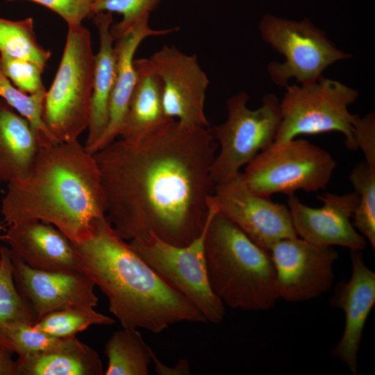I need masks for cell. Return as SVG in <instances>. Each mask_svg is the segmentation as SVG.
<instances>
[{
    "label": "cell",
    "instance_id": "14",
    "mask_svg": "<svg viewBox=\"0 0 375 375\" xmlns=\"http://www.w3.org/2000/svg\"><path fill=\"white\" fill-rule=\"evenodd\" d=\"M317 198L323 206L316 208L303 204L294 195L288 197L287 206L297 235L317 245L364 250L367 241L350 222L358 203L357 192H326Z\"/></svg>",
    "mask_w": 375,
    "mask_h": 375
},
{
    "label": "cell",
    "instance_id": "21",
    "mask_svg": "<svg viewBox=\"0 0 375 375\" xmlns=\"http://www.w3.org/2000/svg\"><path fill=\"white\" fill-rule=\"evenodd\" d=\"M39 147L28 121L0 98V182L26 177Z\"/></svg>",
    "mask_w": 375,
    "mask_h": 375
},
{
    "label": "cell",
    "instance_id": "24",
    "mask_svg": "<svg viewBox=\"0 0 375 375\" xmlns=\"http://www.w3.org/2000/svg\"><path fill=\"white\" fill-rule=\"evenodd\" d=\"M0 350L12 353L3 332L5 326L14 322L34 324L37 317L30 303L16 288L8 247L0 246Z\"/></svg>",
    "mask_w": 375,
    "mask_h": 375
},
{
    "label": "cell",
    "instance_id": "25",
    "mask_svg": "<svg viewBox=\"0 0 375 375\" xmlns=\"http://www.w3.org/2000/svg\"><path fill=\"white\" fill-rule=\"evenodd\" d=\"M0 54L45 67L51 51L38 42L32 17L17 21L0 17Z\"/></svg>",
    "mask_w": 375,
    "mask_h": 375
},
{
    "label": "cell",
    "instance_id": "8",
    "mask_svg": "<svg viewBox=\"0 0 375 375\" xmlns=\"http://www.w3.org/2000/svg\"><path fill=\"white\" fill-rule=\"evenodd\" d=\"M249 99L244 92L231 97L226 121L212 132L219 145L210 168L215 185L235 177L242 167L274 142L281 121L280 101L275 94H267L260 108L251 110Z\"/></svg>",
    "mask_w": 375,
    "mask_h": 375
},
{
    "label": "cell",
    "instance_id": "19",
    "mask_svg": "<svg viewBox=\"0 0 375 375\" xmlns=\"http://www.w3.org/2000/svg\"><path fill=\"white\" fill-rule=\"evenodd\" d=\"M136 82L122 128V139L138 142L174 120L162 106V83L150 58L134 59Z\"/></svg>",
    "mask_w": 375,
    "mask_h": 375
},
{
    "label": "cell",
    "instance_id": "12",
    "mask_svg": "<svg viewBox=\"0 0 375 375\" xmlns=\"http://www.w3.org/2000/svg\"><path fill=\"white\" fill-rule=\"evenodd\" d=\"M212 199L219 212L267 253L276 242L298 236L288 206L253 192L242 172L215 185Z\"/></svg>",
    "mask_w": 375,
    "mask_h": 375
},
{
    "label": "cell",
    "instance_id": "9",
    "mask_svg": "<svg viewBox=\"0 0 375 375\" xmlns=\"http://www.w3.org/2000/svg\"><path fill=\"white\" fill-rule=\"evenodd\" d=\"M259 31L262 40L285 58L283 62L267 65L272 81L278 86L285 88L292 78L301 85L313 83L330 65L351 58L308 18L296 22L267 14Z\"/></svg>",
    "mask_w": 375,
    "mask_h": 375
},
{
    "label": "cell",
    "instance_id": "23",
    "mask_svg": "<svg viewBox=\"0 0 375 375\" xmlns=\"http://www.w3.org/2000/svg\"><path fill=\"white\" fill-rule=\"evenodd\" d=\"M106 375H147L153 351L137 328L115 331L105 344Z\"/></svg>",
    "mask_w": 375,
    "mask_h": 375
},
{
    "label": "cell",
    "instance_id": "2",
    "mask_svg": "<svg viewBox=\"0 0 375 375\" xmlns=\"http://www.w3.org/2000/svg\"><path fill=\"white\" fill-rule=\"evenodd\" d=\"M71 244L76 269L105 294L123 328L159 333L179 322H208L117 235L106 215L92 222L86 240Z\"/></svg>",
    "mask_w": 375,
    "mask_h": 375
},
{
    "label": "cell",
    "instance_id": "3",
    "mask_svg": "<svg viewBox=\"0 0 375 375\" xmlns=\"http://www.w3.org/2000/svg\"><path fill=\"white\" fill-rule=\"evenodd\" d=\"M1 212L8 226L40 221L72 242L86 240L92 222L106 212L93 155L78 140L39 147L26 176L7 183Z\"/></svg>",
    "mask_w": 375,
    "mask_h": 375
},
{
    "label": "cell",
    "instance_id": "1",
    "mask_svg": "<svg viewBox=\"0 0 375 375\" xmlns=\"http://www.w3.org/2000/svg\"><path fill=\"white\" fill-rule=\"evenodd\" d=\"M206 128L174 119L138 142L115 140L92 154L106 217L121 238L153 235L182 247L202 233L217 148Z\"/></svg>",
    "mask_w": 375,
    "mask_h": 375
},
{
    "label": "cell",
    "instance_id": "13",
    "mask_svg": "<svg viewBox=\"0 0 375 375\" xmlns=\"http://www.w3.org/2000/svg\"><path fill=\"white\" fill-rule=\"evenodd\" d=\"M150 60L162 83L167 117L190 125L208 126L204 103L209 79L197 56L164 45Z\"/></svg>",
    "mask_w": 375,
    "mask_h": 375
},
{
    "label": "cell",
    "instance_id": "20",
    "mask_svg": "<svg viewBox=\"0 0 375 375\" xmlns=\"http://www.w3.org/2000/svg\"><path fill=\"white\" fill-rule=\"evenodd\" d=\"M99 31V50L94 56L93 87L88 135L85 148L92 146L103 133L108 122L110 96L117 75V56L110 34L112 15L100 12L93 17Z\"/></svg>",
    "mask_w": 375,
    "mask_h": 375
},
{
    "label": "cell",
    "instance_id": "11",
    "mask_svg": "<svg viewBox=\"0 0 375 375\" xmlns=\"http://www.w3.org/2000/svg\"><path fill=\"white\" fill-rule=\"evenodd\" d=\"M279 298L289 302L313 299L327 292L334 280L338 252L301 238L280 240L269 248Z\"/></svg>",
    "mask_w": 375,
    "mask_h": 375
},
{
    "label": "cell",
    "instance_id": "27",
    "mask_svg": "<svg viewBox=\"0 0 375 375\" xmlns=\"http://www.w3.org/2000/svg\"><path fill=\"white\" fill-rule=\"evenodd\" d=\"M349 180L358 195V203L353 214V226L375 249V167L365 161L351 170Z\"/></svg>",
    "mask_w": 375,
    "mask_h": 375
},
{
    "label": "cell",
    "instance_id": "36",
    "mask_svg": "<svg viewBox=\"0 0 375 375\" xmlns=\"http://www.w3.org/2000/svg\"><path fill=\"white\" fill-rule=\"evenodd\" d=\"M6 231V229H5L3 226L0 224V231ZM0 264H1V258H0Z\"/></svg>",
    "mask_w": 375,
    "mask_h": 375
},
{
    "label": "cell",
    "instance_id": "5",
    "mask_svg": "<svg viewBox=\"0 0 375 375\" xmlns=\"http://www.w3.org/2000/svg\"><path fill=\"white\" fill-rule=\"evenodd\" d=\"M94 66L89 30L82 24L68 26L62 58L42 112L46 127L58 142L78 140L88 127Z\"/></svg>",
    "mask_w": 375,
    "mask_h": 375
},
{
    "label": "cell",
    "instance_id": "18",
    "mask_svg": "<svg viewBox=\"0 0 375 375\" xmlns=\"http://www.w3.org/2000/svg\"><path fill=\"white\" fill-rule=\"evenodd\" d=\"M0 240L28 266L44 271L77 270L71 241L51 224L40 221L8 226Z\"/></svg>",
    "mask_w": 375,
    "mask_h": 375
},
{
    "label": "cell",
    "instance_id": "33",
    "mask_svg": "<svg viewBox=\"0 0 375 375\" xmlns=\"http://www.w3.org/2000/svg\"><path fill=\"white\" fill-rule=\"evenodd\" d=\"M353 135L358 149H360L367 165L375 167V115L371 112L362 117L355 115Z\"/></svg>",
    "mask_w": 375,
    "mask_h": 375
},
{
    "label": "cell",
    "instance_id": "7",
    "mask_svg": "<svg viewBox=\"0 0 375 375\" xmlns=\"http://www.w3.org/2000/svg\"><path fill=\"white\" fill-rule=\"evenodd\" d=\"M285 88L274 142H284L299 135L337 131L345 137L349 149H357L353 127L355 114L348 110L358 97L357 90L322 76L313 83L288 85Z\"/></svg>",
    "mask_w": 375,
    "mask_h": 375
},
{
    "label": "cell",
    "instance_id": "22",
    "mask_svg": "<svg viewBox=\"0 0 375 375\" xmlns=\"http://www.w3.org/2000/svg\"><path fill=\"white\" fill-rule=\"evenodd\" d=\"M17 375H103V365L95 350L76 335L60 338L53 348L18 357Z\"/></svg>",
    "mask_w": 375,
    "mask_h": 375
},
{
    "label": "cell",
    "instance_id": "35",
    "mask_svg": "<svg viewBox=\"0 0 375 375\" xmlns=\"http://www.w3.org/2000/svg\"><path fill=\"white\" fill-rule=\"evenodd\" d=\"M11 352L0 350V375H17V361L12 359Z\"/></svg>",
    "mask_w": 375,
    "mask_h": 375
},
{
    "label": "cell",
    "instance_id": "28",
    "mask_svg": "<svg viewBox=\"0 0 375 375\" xmlns=\"http://www.w3.org/2000/svg\"><path fill=\"white\" fill-rule=\"evenodd\" d=\"M46 92V90L34 94L22 92L3 74L0 68V98L28 121L40 147L58 143L46 127L42 117Z\"/></svg>",
    "mask_w": 375,
    "mask_h": 375
},
{
    "label": "cell",
    "instance_id": "17",
    "mask_svg": "<svg viewBox=\"0 0 375 375\" xmlns=\"http://www.w3.org/2000/svg\"><path fill=\"white\" fill-rule=\"evenodd\" d=\"M149 20V15L143 17L114 41L117 75L109 102L108 125L101 137L89 148H85L91 154L102 149L120 135L136 82L133 60L140 44L148 37L164 35L177 30V28L153 29Z\"/></svg>",
    "mask_w": 375,
    "mask_h": 375
},
{
    "label": "cell",
    "instance_id": "6",
    "mask_svg": "<svg viewBox=\"0 0 375 375\" xmlns=\"http://www.w3.org/2000/svg\"><path fill=\"white\" fill-rule=\"evenodd\" d=\"M336 162L331 153L307 140L294 138L273 142L247 165L243 179L255 194L269 198L288 197L302 190L316 192L329 183Z\"/></svg>",
    "mask_w": 375,
    "mask_h": 375
},
{
    "label": "cell",
    "instance_id": "4",
    "mask_svg": "<svg viewBox=\"0 0 375 375\" xmlns=\"http://www.w3.org/2000/svg\"><path fill=\"white\" fill-rule=\"evenodd\" d=\"M208 281L228 307L266 310L279 299L274 266L268 253L219 212L212 199L204 239Z\"/></svg>",
    "mask_w": 375,
    "mask_h": 375
},
{
    "label": "cell",
    "instance_id": "31",
    "mask_svg": "<svg viewBox=\"0 0 375 375\" xmlns=\"http://www.w3.org/2000/svg\"><path fill=\"white\" fill-rule=\"evenodd\" d=\"M0 68L10 82L24 93L34 94L46 90L42 80L44 67L38 64L0 54Z\"/></svg>",
    "mask_w": 375,
    "mask_h": 375
},
{
    "label": "cell",
    "instance_id": "15",
    "mask_svg": "<svg viewBox=\"0 0 375 375\" xmlns=\"http://www.w3.org/2000/svg\"><path fill=\"white\" fill-rule=\"evenodd\" d=\"M10 254L16 288L30 303L37 321L51 312L62 308L97 306L95 285L79 271L39 270L28 266L11 252Z\"/></svg>",
    "mask_w": 375,
    "mask_h": 375
},
{
    "label": "cell",
    "instance_id": "10",
    "mask_svg": "<svg viewBox=\"0 0 375 375\" xmlns=\"http://www.w3.org/2000/svg\"><path fill=\"white\" fill-rule=\"evenodd\" d=\"M206 228V224L202 233L185 246L169 244L153 235L132 240L129 244L159 276L192 302L208 322L219 324L224 319L225 307L212 292L208 278Z\"/></svg>",
    "mask_w": 375,
    "mask_h": 375
},
{
    "label": "cell",
    "instance_id": "16",
    "mask_svg": "<svg viewBox=\"0 0 375 375\" xmlns=\"http://www.w3.org/2000/svg\"><path fill=\"white\" fill-rule=\"evenodd\" d=\"M352 274L347 282L340 281L331 298L333 307L345 316L342 338L332 356L345 363L353 375L358 374V353L365 324L375 303V273L365 264L360 250H351Z\"/></svg>",
    "mask_w": 375,
    "mask_h": 375
},
{
    "label": "cell",
    "instance_id": "29",
    "mask_svg": "<svg viewBox=\"0 0 375 375\" xmlns=\"http://www.w3.org/2000/svg\"><path fill=\"white\" fill-rule=\"evenodd\" d=\"M160 0H92L93 15L100 12H117L122 19L111 26L114 40L127 33L143 17L150 15Z\"/></svg>",
    "mask_w": 375,
    "mask_h": 375
},
{
    "label": "cell",
    "instance_id": "30",
    "mask_svg": "<svg viewBox=\"0 0 375 375\" xmlns=\"http://www.w3.org/2000/svg\"><path fill=\"white\" fill-rule=\"evenodd\" d=\"M11 351L18 357H26L46 351L54 347L60 338L35 328L33 324L25 322H14L6 324L3 329Z\"/></svg>",
    "mask_w": 375,
    "mask_h": 375
},
{
    "label": "cell",
    "instance_id": "34",
    "mask_svg": "<svg viewBox=\"0 0 375 375\" xmlns=\"http://www.w3.org/2000/svg\"><path fill=\"white\" fill-rule=\"evenodd\" d=\"M151 362L154 363L155 372L159 375H187L190 374V363L185 359H179L175 365L170 367L159 360L153 352Z\"/></svg>",
    "mask_w": 375,
    "mask_h": 375
},
{
    "label": "cell",
    "instance_id": "26",
    "mask_svg": "<svg viewBox=\"0 0 375 375\" xmlns=\"http://www.w3.org/2000/svg\"><path fill=\"white\" fill-rule=\"evenodd\" d=\"M112 318L99 313L90 306H72L51 312L33 326L58 338L76 335L92 325H111Z\"/></svg>",
    "mask_w": 375,
    "mask_h": 375
},
{
    "label": "cell",
    "instance_id": "32",
    "mask_svg": "<svg viewBox=\"0 0 375 375\" xmlns=\"http://www.w3.org/2000/svg\"><path fill=\"white\" fill-rule=\"evenodd\" d=\"M14 1L17 0H5ZM42 5L60 15L67 26L82 24L85 18L92 17V0H26Z\"/></svg>",
    "mask_w": 375,
    "mask_h": 375
}]
</instances>
